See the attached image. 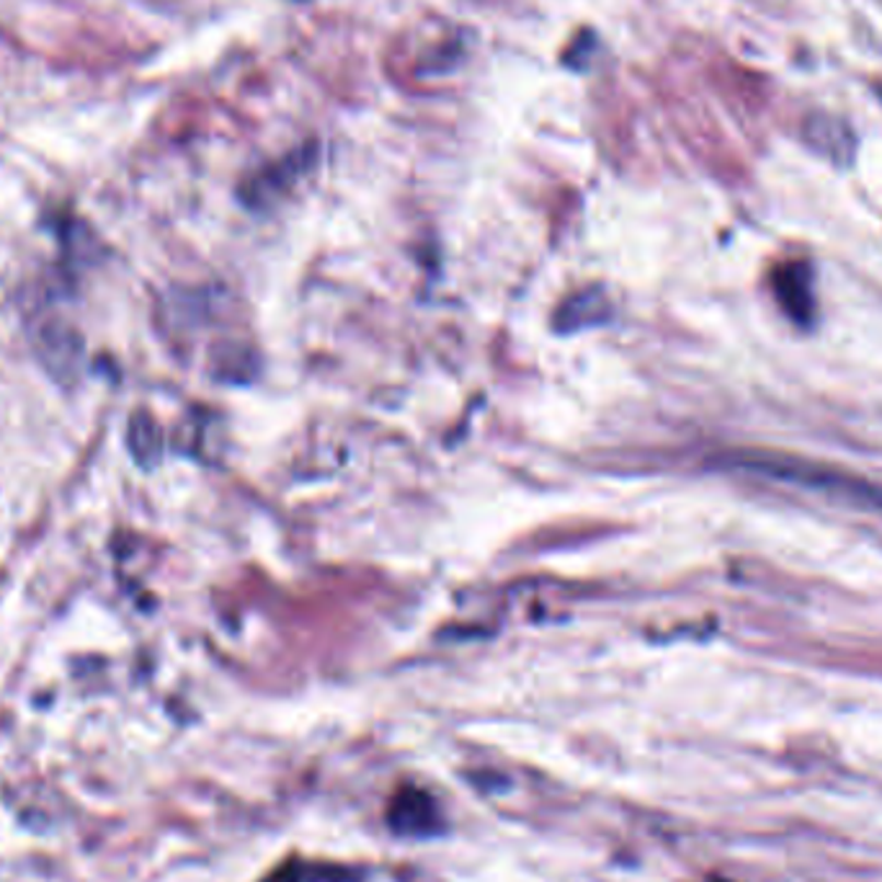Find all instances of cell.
Instances as JSON below:
<instances>
[{"mask_svg":"<svg viewBox=\"0 0 882 882\" xmlns=\"http://www.w3.org/2000/svg\"><path fill=\"white\" fill-rule=\"evenodd\" d=\"M720 882H726V880H720Z\"/></svg>","mask_w":882,"mask_h":882,"instance_id":"obj_5","label":"cell"},{"mask_svg":"<svg viewBox=\"0 0 882 882\" xmlns=\"http://www.w3.org/2000/svg\"><path fill=\"white\" fill-rule=\"evenodd\" d=\"M771 289L782 313L800 328H811L819 313L815 305V271L805 258L779 264L771 274Z\"/></svg>","mask_w":882,"mask_h":882,"instance_id":"obj_2","label":"cell"},{"mask_svg":"<svg viewBox=\"0 0 882 882\" xmlns=\"http://www.w3.org/2000/svg\"><path fill=\"white\" fill-rule=\"evenodd\" d=\"M266 882H313V880L307 878L302 867H285V870L274 872L271 880H266Z\"/></svg>","mask_w":882,"mask_h":882,"instance_id":"obj_4","label":"cell"},{"mask_svg":"<svg viewBox=\"0 0 882 882\" xmlns=\"http://www.w3.org/2000/svg\"><path fill=\"white\" fill-rule=\"evenodd\" d=\"M387 821L395 834L403 836H429L437 831L439 813L429 794L416 787H403L390 802Z\"/></svg>","mask_w":882,"mask_h":882,"instance_id":"obj_3","label":"cell"},{"mask_svg":"<svg viewBox=\"0 0 882 882\" xmlns=\"http://www.w3.org/2000/svg\"><path fill=\"white\" fill-rule=\"evenodd\" d=\"M722 467L739 469V473L762 475L769 480L787 483V486H800L815 494H826L842 498L851 506L882 513V486L880 483L859 477L849 469H838L826 462H815L805 457H792L787 452H769V450H735L720 457Z\"/></svg>","mask_w":882,"mask_h":882,"instance_id":"obj_1","label":"cell"}]
</instances>
